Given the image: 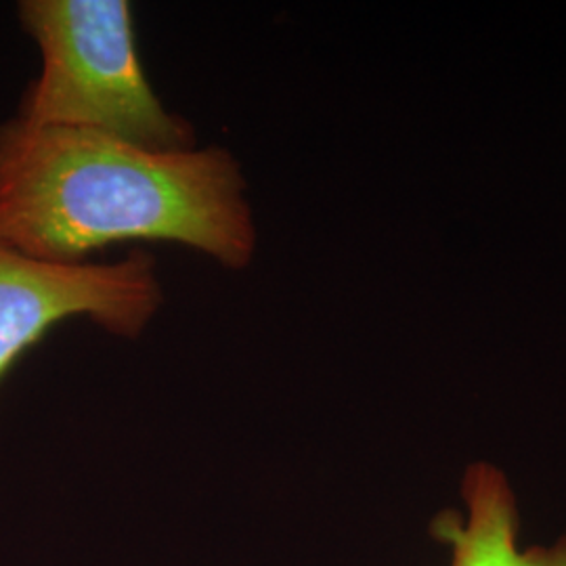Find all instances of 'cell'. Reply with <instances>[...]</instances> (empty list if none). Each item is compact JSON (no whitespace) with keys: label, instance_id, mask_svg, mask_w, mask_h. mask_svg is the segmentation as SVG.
<instances>
[{"label":"cell","instance_id":"1","mask_svg":"<svg viewBox=\"0 0 566 566\" xmlns=\"http://www.w3.org/2000/svg\"><path fill=\"white\" fill-rule=\"evenodd\" d=\"M0 242L57 264L120 243H177L243 271L259 229L242 164L221 145L151 151L13 118L0 124Z\"/></svg>","mask_w":566,"mask_h":566},{"label":"cell","instance_id":"2","mask_svg":"<svg viewBox=\"0 0 566 566\" xmlns=\"http://www.w3.org/2000/svg\"><path fill=\"white\" fill-rule=\"evenodd\" d=\"M20 21L41 51V72L21 95L18 120L151 151L198 147L193 124L172 114L147 78L128 0H25Z\"/></svg>","mask_w":566,"mask_h":566},{"label":"cell","instance_id":"3","mask_svg":"<svg viewBox=\"0 0 566 566\" xmlns=\"http://www.w3.org/2000/svg\"><path fill=\"white\" fill-rule=\"evenodd\" d=\"M164 304L156 256L143 248L112 263L36 261L0 242V382L61 322L84 317L139 338Z\"/></svg>","mask_w":566,"mask_h":566},{"label":"cell","instance_id":"4","mask_svg":"<svg viewBox=\"0 0 566 566\" xmlns=\"http://www.w3.org/2000/svg\"><path fill=\"white\" fill-rule=\"evenodd\" d=\"M462 493L464 512L441 514L432 528L449 547L447 566H566V535L554 546L521 549L516 495L502 470L470 465Z\"/></svg>","mask_w":566,"mask_h":566}]
</instances>
